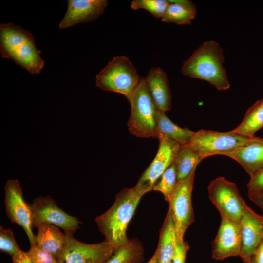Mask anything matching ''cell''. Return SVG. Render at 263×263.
Segmentation results:
<instances>
[{
  "label": "cell",
  "instance_id": "cell-1",
  "mask_svg": "<svg viewBox=\"0 0 263 263\" xmlns=\"http://www.w3.org/2000/svg\"><path fill=\"white\" fill-rule=\"evenodd\" d=\"M0 52L2 58L12 60L32 74L39 73L44 67L32 34L13 23L0 25Z\"/></svg>",
  "mask_w": 263,
  "mask_h": 263
},
{
  "label": "cell",
  "instance_id": "cell-2",
  "mask_svg": "<svg viewBox=\"0 0 263 263\" xmlns=\"http://www.w3.org/2000/svg\"><path fill=\"white\" fill-rule=\"evenodd\" d=\"M223 50L213 40L204 42L184 61L181 68L184 75L208 82L219 91L230 88L224 62Z\"/></svg>",
  "mask_w": 263,
  "mask_h": 263
},
{
  "label": "cell",
  "instance_id": "cell-3",
  "mask_svg": "<svg viewBox=\"0 0 263 263\" xmlns=\"http://www.w3.org/2000/svg\"><path fill=\"white\" fill-rule=\"evenodd\" d=\"M141 197L133 188H125L116 196L112 206L95 220L99 231L115 249L127 243L128 225Z\"/></svg>",
  "mask_w": 263,
  "mask_h": 263
},
{
  "label": "cell",
  "instance_id": "cell-4",
  "mask_svg": "<svg viewBox=\"0 0 263 263\" xmlns=\"http://www.w3.org/2000/svg\"><path fill=\"white\" fill-rule=\"evenodd\" d=\"M131 112L128 121L129 131L141 138H157L156 113L158 109L147 87L144 78L128 98Z\"/></svg>",
  "mask_w": 263,
  "mask_h": 263
},
{
  "label": "cell",
  "instance_id": "cell-5",
  "mask_svg": "<svg viewBox=\"0 0 263 263\" xmlns=\"http://www.w3.org/2000/svg\"><path fill=\"white\" fill-rule=\"evenodd\" d=\"M131 61L125 56L113 57L96 75L95 84L100 89L118 93L128 99L140 80Z\"/></svg>",
  "mask_w": 263,
  "mask_h": 263
},
{
  "label": "cell",
  "instance_id": "cell-6",
  "mask_svg": "<svg viewBox=\"0 0 263 263\" xmlns=\"http://www.w3.org/2000/svg\"><path fill=\"white\" fill-rule=\"evenodd\" d=\"M253 137L232 131L223 132L202 129L195 132L188 144L204 159L212 155H225L247 144Z\"/></svg>",
  "mask_w": 263,
  "mask_h": 263
},
{
  "label": "cell",
  "instance_id": "cell-7",
  "mask_svg": "<svg viewBox=\"0 0 263 263\" xmlns=\"http://www.w3.org/2000/svg\"><path fill=\"white\" fill-rule=\"evenodd\" d=\"M64 234V245L58 263H105L115 250L105 240L96 244H87L76 239L72 232Z\"/></svg>",
  "mask_w": 263,
  "mask_h": 263
},
{
  "label": "cell",
  "instance_id": "cell-8",
  "mask_svg": "<svg viewBox=\"0 0 263 263\" xmlns=\"http://www.w3.org/2000/svg\"><path fill=\"white\" fill-rule=\"evenodd\" d=\"M207 190L209 199L221 217L240 221L245 202L235 184L218 177L210 183Z\"/></svg>",
  "mask_w": 263,
  "mask_h": 263
},
{
  "label": "cell",
  "instance_id": "cell-9",
  "mask_svg": "<svg viewBox=\"0 0 263 263\" xmlns=\"http://www.w3.org/2000/svg\"><path fill=\"white\" fill-rule=\"evenodd\" d=\"M159 148L155 157L133 188L142 197L151 191L153 186L167 168L175 160L181 146L171 139L160 135Z\"/></svg>",
  "mask_w": 263,
  "mask_h": 263
},
{
  "label": "cell",
  "instance_id": "cell-10",
  "mask_svg": "<svg viewBox=\"0 0 263 263\" xmlns=\"http://www.w3.org/2000/svg\"><path fill=\"white\" fill-rule=\"evenodd\" d=\"M30 207L33 228L43 224H50L62 228L64 232L75 233L82 223L77 217L69 215L59 207L49 195L34 199Z\"/></svg>",
  "mask_w": 263,
  "mask_h": 263
},
{
  "label": "cell",
  "instance_id": "cell-11",
  "mask_svg": "<svg viewBox=\"0 0 263 263\" xmlns=\"http://www.w3.org/2000/svg\"><path fill=\"white\" fill-rule=\"evenodd\" d=\"M195 173L178 181L169 202L175 227L177 240L184 241V234L194 221L191 194Z\"/></svg>",
  "mask_w": 263,
  "mask_h": 263
},
{
  "label": "cell",
  "instance_id": "cell-12",
  "mask_svg": "<svg viewBox=\"0 0 263 263\" xmlns=\"http://www.w3.org/2000/svg\"><path fill=\"white\" fill-rule=\"evenodd\" d=\"M5 204L7 216L11 222L20 225L27 234L30 246L36 244L32 231L30 204L23 197L22 191L17 180L8 179L5 184Z\"/></svg>",
  "mask_w": 263,
  "mask_h": 263
},
{
  "label": "cell",
  "instance_id": "cell-13",
  "mask_svg": "<svg viewBox=\"0 0 263 263\" xmlns=\"http://www.w3.org/2000/svg\"><path fill=\"white\" fill-rule=\"evenodd\" d=\"M242 240L240 222L221 217L217 235L212 243V258L223 260L240 256Z\"/></svg>",
  "mask_w": 263,
  "mask_h": 263
},
{
  "label": "cell",
  "instance_id": "cell-14",
  "mask_svg": "<svg viewBox=\"0 0 263 263\" xmlns=\"http://www.w3.org/2000/svg\"><path fill=\"white\" fill-rule=\"evenodd\" d=\"M240 223L242 240L240 257L243 262L249 263L263 239V215L256 213L245 203Z\"/></svg>",
  "mask_w": 263,
  "mask_h": 263
},
{
  "label": "cell",
  "instance_id": "cell-15",
  "mask_svg": "<svg viewBox=\"0 0 263 263\" xmlns=\"http://www.w3.org/2000/svg\"><path fill=\"white\" fill-rule=\"evenodd\" d=\"M67 2V11L58 24L61 29L95 20L108 4L107 0H68Z\"/></svg>",
  "mask_w": 263,
  "mask_h": 263
},
{
  "label": "cell",
  "instance_id": "cell-16",
  "mask_svg": "<svg viewBox=\"0 0 263 263\" xmlns=\"http://www.w3.org/2000/svg\"><path fill=\"white\" fill-rule=\"evenodd\" d=\"M225 155L238 162L251 177L263 168V138L254 136L247 144Z\"/></svg>",
  "mask_w": 263,
  "mask_h": 263
},
{
  "label": "cell",
  "instance_id": "cell-17",
  "mask_svg": "<svg viewBox=\"0 0 263 263\" xmlns=\"http://www.w3.org/2000/svg\"><path fill=\"white\" fill-rule=\"evenodd\" d=\"M149 93L157 109L166 112L171 108V94L167 75L159 67L150 69L144 78Z\"/></svg>",
  "mask_w": 263,
  "mask_h": 263
},
{
  "label": "cell",
  "instance_id": "cell-18",
  "mask_svg": "<svg viewBox=\"0 0 263 263\" xmlns=\"http://www.w3.org/2000/svg\"><path fill=\"white\" fill-rule=\"evenodd\" d=\"M37 228L36 244L58 260L63 249L65 234L58 226L50 224H43Z\"/></svg>",
  "mask_w": 263,
  "mask_h": 263
},
{
  "label": "cell",
  "instance_id": "cell-19",
  "mask_svg": "<svg viewBox=\"0 0 263 263\" xmlns=\"http://www.w3.org/2000/svg\"><path fill=\"white\" fill-rule=\"evenodd\" d=\"M176 242V233L173 215L169 208L161 230L156 249L159 256L158 263H171Z\"/></svg>",
  "mask_w": 263,
  "mask_h": 263
},
{
  "label": "cell",
  "instance_id": "cell-20",
  "mask_svg": "<svg viewBox=\"0 0 263 263\" xmlns=\"http://www.w3.org/2000/svg\"><path fill=\"white\" fill-rule=\"evenodd\" d=\"M195 132L187 128H182L172 122L165 113L157 110L156 113V133L165 136L181 146L188 144Z\"/></svg>",
  "mask_w": 263,
  "mask_h": 263
},
{
  "label": "cell",
  "instance_id": "cell-21",
  "mask_svg": "<svg viewBox=\"0 0 263 263\" xmlns=\"http://www.w3.org/2000/svg\"><path fill=\"white\" fill-rule=\"evenodd\" d=\"M169 3L162 18V21L178 25H189L195 18L196 8L187 0H169Z\"/></svg>",
  "mask_w": 263,
  "mask_h": 263
},
{
  "label": "cell",
  "instance_id": "cell-22",
  "mask_svg": "<svg viewBox=\"0 0 263 263\" xmlns=\"http://www.w3.org/2000/svg\"><path fill=\"white\" fill-rule=\"evenodd\" d=\"M263 127V98L256 101L246 111L240 124L232 130L240 135L253 137Z\"/></svg>",
  "mask_w": 263,
  "mask_h": 263
},
{
  "label": "cell",
  "instance_id": "cell-23",
  "mask_svg": "<svg viewBox=\"0 0 263 263\" xmlns=\"http://www.w3.org/2000/svg\"><path fill=\"white\" fill-rule=\"evenodd\" d=\"M202 160V157L189 144L181 146L174 160L178 182L195 173L197 165Z\"/></svg>",
  "mask_w": 263,
  "mask_h": 263
},
{
  "label": "cell",
  "instance_id": "cell-24",
  "mask_svg": "<svg viewBox=\"0 0 263 263\" xmlns=\"http://www.w3.org/2000/svg\"><path fill=\"white\" fill-rule=\"evenodd\" d=\"M143 260V249L137 241L129 240L115 249L105 263H139Z\"/></svg>",
  "mask_w": 263,
  "mask_h": 263
},
{
  "label": "cell",
  "instance_id": "cell-25",
  "mask_svg": "<svg viewBox=\"0 0 263 263\" xmlns=\"http://www.w3.org/2000/svg\"><path fill=\"white\" fill-rule=\"evenodd\" d=\"M177 183V169L174 161L154 184L152 190L162 193L165 200L169 203Z\"/></svg>",
  "mask_w": 263,
  "mask_h": 263
},
{
  "label": "cell",
  "instance_id": "cell-26",
  "mask_svg": "<svg viewBox=\"0 0 263 263\" xmlns=\"http://www.w3.org/2000/svg\"><path fill=\"white\" fill-rule=\"evenodd\" d=\"M169 2L166 0H134L131 3L133 10L145 9L156 18H162Z\"/></svg>",
  "mask_w": 263,
  "mask_h": 263
},
{
  "label": "cell",
  "instance_id": "cell-27",
  "mask_svg": "<svg viewBox=\"0 0 263 263\" xmlns=\"http://www.w3.org/2000/svg\"><path fill=\"white\" fill-rule=\"evenodd\" d=\"M0 249L12 257L21 250L16 242L12 230L2 226L0 227Z\"/></svg>",
  "mask_w": 263,
  "mask_h": 263
},
{
  "label": "cell",
  "instance_id": "cell-28",
  "mask_svg": "<svg viewBox=\"0 0 263 263\" xmlns=\"http://www.w3.org/2000/svg\"><path fill=\"white\" fill-rule=\"evenodd\" d=\"M27 253L33 263H58L57 259L36 244Z\"/></svg>",
  "mask_w": 263,
  "mask_h": 263
},
{
  "label": "cell",
  "instance_id": "cell-29",
  "mask_svg": "<svg viewBox=\"0 0 263 263\" xmlns=\"http://www.w3.org/2000/svg\"><path fill=\"white\" fill-rule=\"evenodd\" d=\"M189 248L187 242L184 241L179 242L177 240L172 263H185L187 252Z\"/></svg>",
  "mask_w": 263,
  "mask_h": 263
},
{
  "label": "cell",
  "instance_id": "cell-30",
  "mask_svg": "<svg viewBox=\"0 0 263 263\" xmlns=\"http://www.w3.org/2000/svg\"><path fill=\"white\" fill-rule=\"evenodd\" d=\"M250 177L247 184L248 190L263 191V168Z\"/></svg>",
  "mask_w": 263,
  "mask_h": 263
},
{
  "label": "cell",
  "instance_id": "cell-31",
  "mask_svg": "<svg viewBox=\"0 0 263 263\" xmlns=\"http://www.w3.org/2000/svg\"><path fill=\"white\" fill-rule=\"evenodd\" d=\"M249 199L258 206L263 212V191H248Z\"/></svg>",
  "mask_w": 263,
  "mask_h": 263
},
{
  "label": "cell",
  "instance_id": "cell-32",
  "mask_svg": "<svg viewBox=\"0 0 263 263\" xmlns=\"http://www.w3.org/2000/svg\"><path fill=\"white\" fill-rule=\"evenodd\" d=\"M249 263H263V239L252 256Z\"/></svg>",
  "mask_w": 263,
  "mask_h": 263
},
{
  "label": "cell",
  "instance_id": "cell-33",
  "mask_svg": "<svg viewBox=\"0 0 263 263\" xmlns=\"http://www.w3.org/2000/svg\"><path fill=\"white\" fill-rule=\"evenodd\" d=\"M13 263H33L27 252L20 250L12 257Z\"/></svg>",
  "mask_w": 263,
  "mask_h": 263
},
{
  "label": "cell",
  "instance_id": "cell-34",
  "mask_svg": "<svg viewBox=\"0 0 263 263\" xmlns=\"http://www.w3.org/2000/svg\"><path fill=\"white\" fill-rule=\"evenodd\" d=\"M158 253L156 250L153 256L147 263H158Z\"/></svg>",
  "mask_w": 263,
  "mask_h": 263
},
{
  "label": "cell",
  "instance_id": "cell-35",
  "mask_svg": "<svg viewBox=\"0 0 263 263\" xmlns=\"http://www.w3.org/2000/svg\"><path fill=\"white\" fill-rule=\"evenodd\" d=\"M172 263V262H171V263Z\"/></svg>",
  "mask_w": 263,
  "mask_h": 263
}]
</instances>
